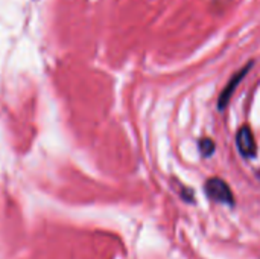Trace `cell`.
Returning <instances> with one entry per match:
<instances>
[{
	"mask_svg": "<svg viewBox=\"0 0 260 259\" xmlns=\"http://www.w3.org/2000/svg\"><path fill=\"white\" fill-rule=\"evenodd\" d=\"M253 67V61H250L244 69H241L238 73H235V76L229 81V84H227V87H224V90H222V93H221V96H219V101H218V107H219V110H222V108H225L227 107V104H229V101L232 99V96H233V92L236 90V87L241 84V81L245 78V75L250 72V69Z\"/></svg>",
	"mask_w": 260,
	"mask_h": 259,
	"instance_id": "3",
	"label": "cell"
},
{
	"mask_svg": "<svg viewBox=\"0 0 260 259\" xmlns=\"http://www.w3.org/2000/svg\"><path fill=\"white\" fill-rule=\"evenodd\" d=\"M236 143H238V150L239 153L245 157V159H253L256 156V140H254V134L251 131V128L248 125H244L238 130L236 133Z\"/></svg>",
	"mask_w": 260,
	"mask_h": 259,
	"instance_id": "2",
	"label": "cell"
},
{
	"mask_svg": "<svg viewBox=\"0 0 260 259\" xmlns=\"http://www.w3.org/2000/svg\"><path fill=\"white\" fill-rule=\"evenodd\" d=\"M204 191L210 200L218 202V203H224L229 206H235L233 192H232L230 186L227 185V182H224L222 179H219V177L209 179L204 185Z\"/></svg>",
	"mask_w": 260,
	"mask_h": 259,
	"instance_id": "1",
	"label": "cell"
},
{
	"mask_svg": "<svg viewBox=\"0 0 260 259\" xmlns=\"http://www.w3.org/2000/svg\"><path fill=\"white\" fill-rule=\"evenodd\" d=\"M198 147H200V151H201L203 157H210L215 153V142L212 139H209V137H203L198 142Z\"/></svg>",
	"mask_w": 260,
	"mask_h": 259,
	"instance_id": "4",
	"label": "cell"
}]
</instances>
